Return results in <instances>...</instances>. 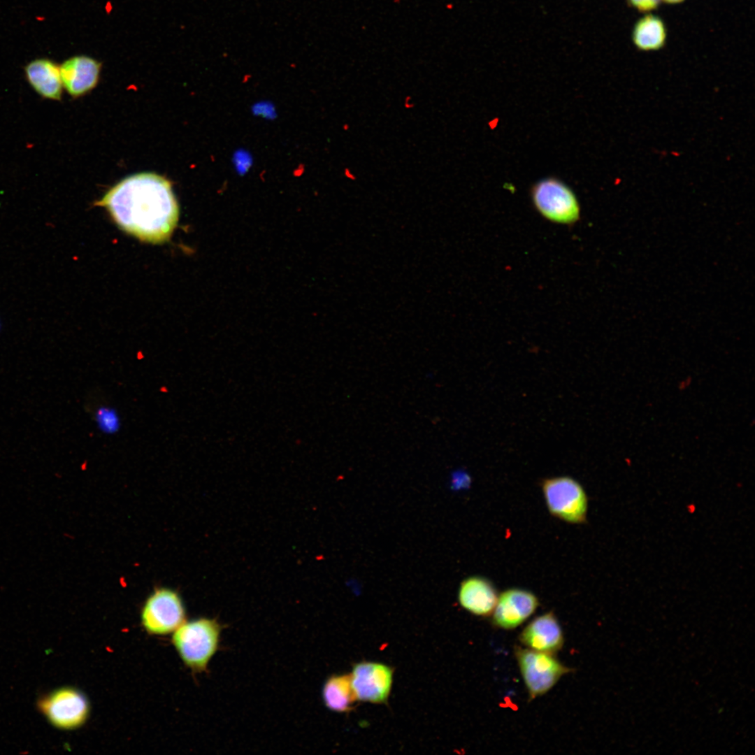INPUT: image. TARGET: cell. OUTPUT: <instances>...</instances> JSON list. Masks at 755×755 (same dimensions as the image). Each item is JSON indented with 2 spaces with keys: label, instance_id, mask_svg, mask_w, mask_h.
<instances>
[{
  "label": "cell",
  "instance_id": "d6986e66",
  "mask_svg": "<svg viewBox=\"0 0 755 755\" xmlns=\"http://www.w3.org/2000/svg\"><path fill=\"white\" fill-rule=\"evenodd\" d=\"M634 7L640 11H648L656 8L660 0H628Z\"/></svg>",
  "mask_w": 755,
  "mask_h": 755
},
{
  "label": "cell",
  "instance_id": "7a4b0ae2",
  "mask_svg": "<svg viewBox=\"0 0 755 755\" xmlns=\"http://www.w3.org/2000/svg\"><path fill=\"white\" fill-rule=\"evenodd\" d=\"M222 626L215 619L199 618L182 624L173 644L185 664L195 673L207 670L219 647Z\"/></svg>",
  "mask_w": 755,
  "mask_h": 755
},
{
  "label": "cell",
  "instance_id": "9c48e42d",
  "mask_svg": "<svg viewBox=\"0 0 755 755\" xmlns=\"http://www.w3.org/2000/svg\"><path fill=\"white\" fill-rule=\"evenodd\" d=\"M539 605L537 596L522 589L512 588L498 595L491 613V622L498 628L510 630L522 624Z\"/></svg>",
  "mask_w": 755,
  "mask_h": 755
},
{
  "label": "cell",
  "instance_id": "7c38bea8",
  "mask_svg": "<svg viewBox=\"0 0 755 755\" xmlns=\"http://www.w3.org/2000/svg\"><path fill=\"white\" fill-rule=\"evenodd\" d=\"M498 594L493 583L480 576L466 578L460 584L458 600L460 605L470 613L487 617L491 614Z\"/></svg>",
  "mask_w": 755,
  "mask_h": 755
},
{
  "label": "cell",
  "instance_id": "e0dca14e",
  "mask_svg": "<svg viewBox=\"0 0 755 755\" xmlns=\"http://www.w3.org/2000/svg\"><path fill=\"white\" fill-rule=\"evenodd\" d=\"M233 167L239 175H244L252 166V157L245 150L240 149L234 152L232 157Z\"/></svg>",
  "mask_w": 755,
  "mask_h": 755
},
{
  "label": "cell",
  "instance_id": "8fae6325",
  "mask_svg": "<svg viewBox=\"0 0 755 755\" xmlns=\"http://www.w3.org/2000/svg\"><path fill=\"white\" fill-rule=\"evenodd\" d=\"M101 67L100 62L86 55L69 57L59 66L63 87L74 98L87 94L96 87Z\"/></svg>",
  "mask_w": 755,
  "mask_h": 755
},
{
  "label": "cell",
  "instance_id": "ffe728a7",
  "mask_svg": "<svg viewBox=\"0 0 755 755\" xmlns=\"http://www.w3.org/2000/svg\"><path fill=\"white\" fill-rule=\"evenodd\" d=\"M664 1L670 3H675L682 1L683 0H663Z\"/></svg>",
  "mask_w": 755,
  "mask_h": 755
},
{
  "label": "cell",
  "instance_id": "ba28073f",
  "mask_svg": "<svg viewBox=\"0 0 755 755\" xmlns=\"http://www.w3.org/2000/svg\"><path fill=\"white\" fill-rule=\"evenodd\" d=\"M393 669L385 664L361 661L352 667L350 676L357 700L382 704L387 702L393 682Z\"/></svg>",
  "mask_w": 755,
  "mask_h": 755
},
{
  "label": "cell",
  "instance_id": "277c9868",
  "mask_svg": "<svg viewBox=\"0 0 755 755\" xmlns=\"http://www.w3.org/2000/svg\"><path fill=\"white\" fill-rule=\"evenodd\" d=\"M531 196L538 212L547 220L563 224L575 223L580 207L574 192L562 180L547 177L536 182Z\"/></svg>",
  "mask_w": 755,
  "mask_h": 755
},
{
  "label": "cell",
  "instance_id": "30bf717a",
  "mask_svg": "<svg viewBox=\"0 0 755 755\" xmlns=\"http://www.w3.org/2000/svg\"><path fill=\"white\" fill-rule=\"evenodd\" d=\"M519 640L526 648L552 654L564 643L563 631L552 612L533 619L522 631Z\"/></svg>",
  "mask_w": 755,
  "mask_h": 755
},
{
  "label": "cell",
  "instance_id": "4fadbf2b",
  "mask_svg": "<svg viewBox=\"0 0 755 755\" xmlns=\"http://www.w3.org/2000/svg\"><path fill=\"white\" fill-rule=\"evenodd\" d=\"M24 70L26 80L39 96L61 100L63 83L57 64L48 58H38L29 62Z\"/></svg>",
  "mask_w": 755,
  "mask_h": 755
},
{
  "label": "cell",
  "instance_id": "52a82bcc",
  "mask_svg": "<svg viewBox=\"0 0 755 755\" xmlns=\"http://www.w3.org/2000/svg\"><path fill=\"white\" fill-rule=\"evenodd\" d=\"M38 706L52 725L66 730L82 726L89 712L87 698L73 688H62L52 692L42 698Z\"/></svg>",
  "mask_w": 755,
  "mask_h": 755
},
{
  "label": "cell",
  "instance_id": "44dd1931",
  "mask_svg": "<svg viewBox=\"0 0 755 755\" xmlns=\"http://www.w3.org/2000/svg\"><path fill=\"white\" fill-rule=\"evenodd\" d=\"M0 328H1V325H0Z\"/></svg>",
  "mask_w": 755,
  "mask_h": 755
},
{
  "label": "cell",
  "instance_id": "9a60e30c",
  "mask_svg": "<svg viewBox=\"0 0 755 755\" xmlns=\"http://www.w3.org/2000/svg\"><path fill=\"white\" fill-rule=\"evenodd\" d=\"M666 39L665 27L661 20L648 15L641 18L633 31V40L640 50H653L661 48Z\"/></svg>",
  "mask_w": 755,
  "mask_h": 755
},
{
  "label": "cell",
  "instance_id": "ac0fdd59",
  "mask_svg": "<svg viewBox=\"0 0 755 755\" xmlns=\"http://www.w3.org/2000/svg\"><path fill=\"white\" fill-rule=\"evenodd\" d=\"M252 112L257 117L267 120L275 118L277 113L274 104L268 101H261L252 106Z\"/></svg>",
  "mask_w": 755,
  "mask_h": 755
},
{
  "label": "cell",
  "instance_id": "6da1fadb",
  "mask_svg": "<svg viewBox=\"0 0 755 755\" xmlns=\"http://www.w3.org/2000/svg\"><path fill=\"white\" fill-rule=\"evenodd\" d=\"M96 205L104 207L125 232L152 243L168 240L179 218L171 182L153 173L123 179Z\"/></svg>",
  "mask_w": 755,
  "mask_h": 755
},
{
  "label": "cell",
  "instance_id": "8992f818",
  "mask_svg": "<svg viewBox=\"0 0 755 755\" xmlns=\"http://www.w3.org/2000/svg\"><path fill=\"white\" fill-rule=\"evenodd\" d=\"M185 607L179 595L173 590H155L146 600L141 611V622L147 632L165 635L175 631L184 623Z\"/></svg>",
  "mask_w": 755,
  "mask_h": 755
},
{
  "label": "cell",
  "instance_id": "5bb4252c",
  "mask_svg": "<svg viewBox=\"0 0 755 755\" xmlns=\"http://www.w3.org/2000/svg\"><path fill=\"white\" fill-rule=\"evenodd\" d=\"M322 696L325 706L338 713L349 712L357 701L350 675L329 677L324 684Z\"/></svg>",
  "mask_w": 755,
  "mask_h": 755
},
{
  "label": "cell",
  "instance_id": "5b68a950",
  "mask_svg": "<svg viewBox=\"0 0 755 755\" xmlns=\"http://www.w3.org/2000/svg\"><path fill=\"white\" fill-rule=\"evenodd\" d=\"M514 652L529 700L546 693L563 675L572 671L552 654L519 646H515Z\"/></svg>",
  "mask_w": 755,
  "mask_h": 755
},
{
  "label": "cell",
  "instance_id": "2e32d148",
  "mask_svg": "<svg viewBox=\"0 0 755 755\" xmlns=\"http://www.w3.org/2000/svg\"><path fill=\"white\" fill-rule=\"evenodd\" d=\"M94 419L98 429L106 435L117 433L121 427V419L117 410L111 406H98L94 413Z\"/></svg>",
  "mask_w": 755,
  "mask_h": 755
},
{
  "label": "cell",
  "instance_id": "3957f363",
  "mask_svg": "<svg viewBox=\"0 0 755 755\" xmlns=\"http://www.w3.org/2000/svg\"><path fill=\"white\" fill-rule=\"evenodd\" d=\"M541 488L549 513L569 524H580L587 520L588 498L583 487L569 476L547 477Z\"/></svg>",
  "mask_w": 755,
  "mask_h": 755
}]
</instances>
